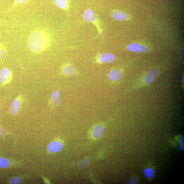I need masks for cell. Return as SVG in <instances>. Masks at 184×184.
I'll use <instances>...</instances> for the list:
<instances>
[{
	"label": "cell",
	"mask_w": 184,
	"mask_h": 184,
	"mask_svg": "<svg viewBox=\"0 0 184 184\" xmlns=\"http://www.w3.org/2000/svg\"><path fill=\"white\" fill-rule=\"evenodd\" d=\"M112 18L115 20L122 21L125 20L127 17L126 14L120 11H114L112 14Z\"/></svg>",
	"instance_id": "7c38bea8"
},
{
	"label": "cell",
	"mask_w": 184,
	"mask_h": 184,
	"mask_svg": "<svg viewBox=\"0 0 184 184\" xmlns=\"http://www.w3.org/2000/svg\"><path fill=\"white\" fill-rule=\"evenodd\" d=\"M7 133L6 130L4 128L0 127V136H5Z\"/></svg>",
	"instance_id": "7402d4cb"
},
{
	"label": "cell",
	"mask_w": 184,
	"mask_h": 184,
	"mask_svg": "<svg viewBox=\"0 0 184 184\" xmlns=\"http://www.w3.org/2000/svg\"><path fill=\"white\" fill-rule=\"evenodd\" d=\"M144 174L146 177L148 179H151L154 176L155 171L152 168H147L144 170Z\"/></svg>",
	"instance_id": "9a60e30c"
},
{
	"label": "cell",
	"mask_w": 184,
	"mask_h": 184,
	"mask_svg": "<svg viewBox=\"0 0 184 184\" xmlns=\"http://www.w3.org/2000/svg\"><path fill=\"white\" fill-rule=\"evenodd\" d=\"M9 163L6 159L0 158V168H5L8 167Z\"/></svg>",
	"instance_id": "ac0fdd59"
},
{
	"label": "cell",
	"mask_w": 184,
	"mask_h": 184,
	"mask_svg": "<svg viewBox=\"0 0 184 184\" xmlns=\"http://www.w3.org/2000/svg\"><path fill=\"white\" fill-rule=\"evenodd\" d=\"M22 97L20 96L15 99L11 105L10 109V112L13 115L18 114L20 110Z\"/></svg>",
	"instance_id": "8992f818"
},
{
	"label": "cell",
	"mask_w": 184,
	"mask_h": 184,
	"mask_svg": "<svg viewBox=\"0 0 184 184\" xmlns=\"http://www.w3.org/2000/svg\"><path fill=\"white\" fill-rule=\"evenodd\" d=\"M128 49L130 51L140 53H144L148 51V48L145 46L137 43L130 44Z\"/></svg>",
	"instance_id": "5b68a950"
},
{
	"label": "cell",
	"mask_w": 184,
	"mask_h": 184,
	"mask_svg": "<svg viewBox=\"0 0 184 184\" xmlns=\"http://www.w3.org/2000/svg\"><path fill=\"white\" fill-rule=\"evenodd\" d=\"M115 59V56L112 54L107 53L101 55L99 58V60L101 63H107L113 61Z\"/></svg>",
	"instance_id": "9c48e42d"
},
{
	"label": "cell",
	"mask_w": 184,
	"mask_h": 184,
	"mask_svg": "<svg viewBox=\"0 0 184 184\" xmlns=\"http://www.w3.org/2000/svg\"><path fill=\"white\" fill-rule=\"evenodd\" d=\"M182 84H184V75H183L182 76Z\"/></svg>",
	"instance_id": "484cf974"
},
{
	"label": "cell",
	"mask_w": 184,
	"mask_h": 184,
	"mask_svg": "<svg viewBox=\"0 0 184 184\" xmlns=\"http://www.w3.org/2000/svg\"><path fill=\"white\" fill-rule=\"evenodd\" d=\"M178 141L180 144L183 145L184 143V138L183 137H180L179 138Z\"/></svg>",
	"instance_id": "cb8c5ba5"
},
{
	"label": "cell",
	"mask_w": 184,
	"mask_h": 184,
	"mask_svg": "<svg viewBox=\"0 0 184 184\" xmlns=\"http://www.w3.org/2000/svg\"><path fill=\"white\" fill-rule=\"evenodd\" d=\"M63 71L65 75L69 76L75 75L77 73L75 67L72 65L69 64L67 65L64 66Z\"/></svg>",
	"instance_id": "30bf717a"
},
{
	"label": "cell",
	"mask_w": 184,
	"mask_h": 184,
	"mask_svg": "<svg viewBox=\"0 0 184 184\" xmlns=\"http://www.w3.org/2000/svg\"><path fill=\"white\" fill-rule=\"evenodd\" d=\"M83 18L84 20L88 22L93 23L98 28L99 31L101 28L99 27L98 25V22L96 18L93 11L90 9L86 10L83 14Z\"/></svg>",
	"instance_id": "277c9868"
},
{
	"label": "cell",
	"mask_w": 184,
	"mask_h": 184,
	"mask_svg": "<svg viewBox=\"0 0 184 184\" xmlns=\"http://www.w3.org/2000/svg\"><path fill=\"white\" fill-rule=\"evenodd\" d=\"M62 148L63 145L60 142L54 141L49 144L48 149L49 152L54 153L59 152Z\"/></svg>",
	"instance_id": "ba28073f"
},
{
	"label": "cell",
	"mask_w": 184,
	"mask_h": 184,
	"mask_svg": "<svg viewBox=\"0 0 184 184\" xmlns=\"http://www.w3.org/2000/svg\"><path fill=\"white\" fill-rule=\"evenodd\" d=\"M7 55L6 49L4 46L0 44V59L5 58Z\"/></svg>",
	"instance_id": "e0dca14e"
},
{
	"label": "cell",
	"mask_w": 184,
	"mask_h": 184,
	"mask_svg": "<svg viewBox=\"0 0 184 184\" xmlns=\"http://www.w3.org/2000/svg\"><path fill=\"white\" fill-rule=\"evenodd\" d=\"M52 43V38L47 30L39 29L30 34L28 41L27 47L29 50L39 53L48 49Z\"/></svg>",
	"instance_id": "6da1fadb"
},
{
	"label": "cell",
	"mask_w": 184,
	"mask_h": 184,
	"mask_svg": "<svg viewBox=\"0 0 184 184\" xmlns=\"http://www.w3.org/2000/svg\"><path fill=\"white\" fill-rule=\"evenodd\" d=\"M12 79L13 73L9 69L3 68L0 71V83L5 85L10 83Z\"/></svg>",
	"instance_id": "3957f363"
},
{
	"label": "cell",
	"mask_w": 184,
	"mask_h": 184,
	"mask_svg": "<svg viewBox=\"0 0 184 184\" xmlns=\"http://www.w3.org/2000/svg\"><path fill=\"white\" fill-rule=\"evenodd\" d=\"M181 56L182 59H183V56H184V49H183L181 52Z\"/></svg>",
	"instance_id": "d4e9b609"
},
{
	"label": "cell",
	"mask_w": 184,
	"mask_h": 184,
	"mask_svg": "<svg viewBox=\"0 0 184 184\" xmlns=\"http://www.w3.org/2000/svg\"><path fill=\"white\" fill-rule=\"evenodd\" d=\"M21 182V179L19 177L12 178L10 181V183L12 184H18Z\"/></svg>",
	"instance_id": "ffe728a7"
},
{
	"label": "cell",
	"mask_w": 184,
	"mask_h": 184,
	"mask_svg": "<svg viewBox=\"0 0 184 184\" xmlns=\"http://www.w3.org/2000/svg\"><path fill=\"white\" fill-rule=\"evenodd\" d=\"M137 179L135 176H134L129 180L128 183L130 184H136L137 182Z\"/></svg>",
	"instance_id": "44dd1931"
},
{
	"label": "cell",
	"mask_w": 184,
	"mask_h": 184,
	"mask_svg": "<svg viewBox=\"0 0 184 184\" xmlns=\"http://www.w3.org/2000/svg\"><path fill=\"white\" fill-rule=\"evenodd\" d=\"M89 162V159L87 158H85L79 161L77 164V166L79 168H83L87 166Z\"/></svg>",
	"instance_id": "2e32d148"
},
{
	"label": "cell",
	"mask_w": 184,
	"mask_h": 184,
	"mask_svg": "<svg viewBox=\"0 0 184 184\" xmlns=\"http://www.w3.org/2000/svg\"><path fill=\"white\" fill-rule=\"evenodd\" d=\"M55 5L59 8L64 10H67L69 7V0H55Z\"/></svg>",
	"instance_id": "4fadbf2b"
},
{
	"label": "cell",
	"mask_w": 184,
	"mask_h": 184,
	"mask_svg": "<svg viewBox=\"0 0 184 184\" xmlns=\"http://www.w3.org/2000/svg\"><path fill=\"white\" fill-rule=\"evenodd\" d=\"M104 133V129L100 125H95L92 130V137L95 139L100 138Z\"/></svg>",
	"instance_id": "52a82bcc"
},
{
	"label": "cell",
	"mask_w": 184,
	"mask_h": 184,
	"mask_svg": "<svg viewBox=\"0 0 184 184\" xmlns=\"http://www.w3.org/2000/svg\"><path fill=\"white\" fill-rule=\"evenodd\" d=\"M176 147L179 150L183 151L184 150V146L181 144H177L176 145Z\"/></svg>",
	"instance_id": "603a6c76"
},
{
	"label": "cell",
	"mask_w": 184,
	"mask_h": 184,
	"mask_svg": "<svg viewBox=\"0 0 184 184\" xmlns=\"http://www.w3.org/2000/svg\"><path fill=\"white\" fill-rule=\"evenodd\" d=\"M52 99L53 102L57 105H59L61 104L60 96L58 91H56L54 92L52 95Z\"/></svg>",
	"instance_id": "5bb4252c"
},
{
	"label": "cell",
	"mask_w": 184,
	"mask_h": 184,
	"mask_svg": "<svg viewBox=\"0 0 184 184\" xmlns=\"http://www.w3.org/2000/svg\"><path fill=\"white\" fill-rule=\"evenodd\" d=\"M121 72L119 70L115 69L110 72L109 78L113 81H117L121 78Z\"/></svg>",
	"instance_id": "8fae6325"
},
{
	"label": "cell",
	"mask_w": 184,
	"mask_h": 184,
	"mask_svg": "<svg viewBox=\"0 0 184 184\" xmlns=\"http://www.w3.org/2000/svg\"><path fill=\"white\" fill-rule=\"evenodd\" d=\"M30 0H15L12 8H15L19 5H21L28 2Z\"/></svg>",
	"instance_id": "d6986e66"
},
{
	"label": "cell",
	"mask_w": 184,
	"mask_h": 184,
	"mask_svg": "<svg viewBox=\"0 0 184 184\" xmlns=\"http://www.w3.org/2000/svg\"><path fill=\"white\" fill-rule=\"evenodd\" d=\"M160 73V71L158 69L153 68L152 69L148 72L144 77L142 81L140 83L141 84L140 86L142 84L143 85H145V84L147 85V84H150L154 81L158 77Z\"/></svg>",
	"instance_id": "7a4b0ae2"
}]
</instances>
